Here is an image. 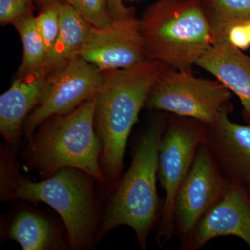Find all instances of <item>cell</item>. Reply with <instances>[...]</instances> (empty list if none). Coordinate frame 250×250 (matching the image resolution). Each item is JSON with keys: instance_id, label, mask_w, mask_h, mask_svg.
<instances>
[{"instance_id": "cell-13", "label": "cell", "mask_w": 250, "mask_h": 250, "mask_svg": "<svg viewBox=\"0 0 250 250\" xmlns=\"http://www.w3.org/2000/svg\"><path fill=\"white\" fill-rule=\"evenodd\" d=\"M229 113H224L214 124L208 125L206 143L209 146L224 173L231 180L250 182V125L233 123Z\"/></svg>"}, {"instance_id": "cell-2", "label": "cell", "mask_w": 250, "mask_h": 250, "mask_svg": "<svg viewBox=\"0 0 250 250\" xmlns=\"http://www.w3.org/2000/svg\"><path fill=\"white\" fill-rule=\"evenodd\" d=\"M167 67L148 59L132 68L103 72L104 82L96 96L94 125L102 144V172L111 188L121 178L131 129L153 85Z\"/></svg>"}, {"instance_id": "cell-12", "label": "cell", "mask_w": 250, "mask_h": 250, "mask_svg": "<svg viewBox=\"0 0 250 250\" xmlns=\"http://www.w3.org/2000/svg\"><path fill=\"white\" fill-rule=\"evenodd\" d=\"M47 77L43 67L18 75L0 97V133L13 147H18L26 120L43 98Z\"/></svg>"}, {"instance_id": "cell-3", "label": "cell", "mask_w": 250, "mask_h": 250, "mask_svg": "<svg viewBox=\"0 0 250 250\" xmlns=\"http://www.w3.org/2000/svg\"><path fill=\"white\" fill-rule=\"evenodd\" d=\"M167 119L160 115L140 136L129 170L121 177L110 200L96 242L117 227L134 230L141 249L147 248L149 234L160 220L161 210L156 188L161 140Z\"/></svg>"}, {"instance_id": "cell-28", "label": "cell", "mask_w": 250, "mask_h": 250, "mask_svg": "<svg viewBox=\"0 0 250 250\" xmlns=\"http://www.w3.org/2000/svg\"><path fill=\"white\" fill-rule=\"evenodd\" d=\"M248 185H249V187H250V182L249 184H248Z\"/></svg>"}, {"instance_id": "cell-18", "label": "cell", "mask_w": 250, "mask_h": 250, "mask_svg": "<svg viewBox=\"0 0 250 250\" xmlns=\"http://www.w3.org/2000/svg\"><path fill=\"white\" fill-rule=\"evenodd\" d=\"M21 35L23 45V59L18 75H23L43 67L47 49L36 24V17L30 14L14 24Z\"/></svg>"}, {"instance_id": "cell-16", "label": "cell", "mask_w": 250, "mask_h": 250, "mask_svg": "<svg viewBox=\"0 0 250 250\" xmlns=\"http://www.w3.org/2000/svg\"><path fill=\"white\" fill-rule=\"evenodd\" d=\"M9 236L24 250H44L57 248L53 226L42 215L21 212L15 218L9 229Z\"/></svg>"}, {"instance_id": "cell-8", "label": "cell", "mask_w": 250, "mask_h": 250, "mask_svg": "<svg viewBox=\"0 0 250 250\" xmlns=\"http://www.w3.org/2000/svg\"><path fill=\"white\" fill-rule=\"evenodd\" d=\"M223 173L205 141L199 147L174 201V232L180 237L184 246H187L203 215L226 192L231 179Z\"/></svg>"}, {"instance_id": "cell-10", "label": "cell", "mask_w": 250, "mask_h": 250, "mask_svg": "<svg viewBox=\"0 0 250 250\" xmlns=\"http://www.w3.org/2000/svg\"><path fill=\"white\" fill-rule=\"evenodd\" d=\"M103 72L125 70L148 60L136 18L113 21L105 29H94L80 54Z\"/></svg>"}, {"instance_id": "cell-25", "label": "cell", "mask_w": 250, "mask_h": 250, "mask_svg": "<svg viewBox=\"0 0 250 250\" xmlns=\"http://www.w3.org/2000/svg\"><path fill=\"white\" fill-rule=\"evenodd\" d=\"M51 1H52V0H41V5L42 6V5L47 4V2ZM63 1H65V0H63Z\"/></svg>"}, {"instance_id": "cell-27", "label": "cell", "mask_w": 250, "mask_h": 250, "mask_svg": "<svg viewBox=\"0 0 250 250\" xmlns=\"http://www.w3.org/2000/svg\"><path fill=\"white\" fill-rule=\"evenodd\" d=\"M32 1H34V2L39 3V4H41V0H32Z\"/></svg>"}, {"instance_id": "cell-5", "label": "cell", "mask_w": 250, "mask_h": 250, "mask_svg": "<svg viewBox=\"0 0 250 250\" xmlns=\"http://www.w3.org/2000/svg\"><path fill=\"white\" fill-rule=\"evenodd\" d=\"M147 59L174 70L192 71L214 43V35L200 1L159 0L139 20Z\"/></svg>"}, {"instance_id": "cell-1", "label": "cell", "mask_w": 250, "mask_h": 250, "mask_svg": "<svg viewBox=\"0 0 250 250\" xmlns=\"http://www.w3.org/2000/svg\"><path fill=\"white\" fill-rule=\"evenodd\" d=\"M0 197L43 202L60 215L73 250L93 246L98 236L99 210L93 177L74 167H64L48 178L32 182L22 174L14 153L1 147Z\"/></svg>"}, {"instance_id": "cell-14", "label": "cell", "mask_w": 250, "mask_h": 250, "mask_svg": "<svg viewBox=\"0 0 250 250\" xmlns=\"http://www.w3.org/2000/svg\"><path fill=\"white\" fill-rule=\"evenodd\" d=\"M238 96L243 116L250 123V57L233 47L226 39H217L197 62Z\"/></svg>"}, {"instance_id": "cell-19", "label": "cell", "mask_w": 250, "mask_h": 250, "mask_svg": "<svg viewBox=\"0 0 250 250\" xmlns=\"http://www.w3.org/2000/svg\"><path fill=\"white\" fill-rule=\"evenodd\" d=\"M63 0H52L42 5V11L36 17V24L45 42L47 54L53 47L60 30L61 13Z\"/></svg>"}, {"instance_id": "cell-15", "label": "cell", "mask_w": 250, "mask_h": 250, "mask_svg": "<svg viewBox=\"0 0 250 250\" xmlns=\"http://www.w3.org/2000/svg\"><path fill=\"white\" fill-rule=\"evenodd\" d=\"M95 28L70 4L65 1L62 4L58 38L47 54L42 67L48 75L72 59L80 57L93 35Z\"/></svg>"}, {"instance_id": "cell-11", "label": "cell", "mask_w": 250, "mask_h": 250, "mask_svg": "<svg viewBox=\"0 0 250 250\" xmlns=\"http://www.w3.org/2000/svg\"><path fill=\"white\" fill-rule=\"evenodd\" d=\"M223 236L238 237L250 250V200L243 184L236 181H230L223 196L197 223L187 248L200 249Z\"/></svg>"}, {"instance_id": "cell-24", "label": "cell", "mask_w": 250, "mask_h": 250, "mask_svg": "<svg viewBox=\"0 0 250 250\" xmlns=\"http://www.w3.org/2000/svg\"><path fill=\"white\" fill-rule=\"evenodd\" d=\"M247 29H248V35H249L250 41V21L246 22Z\"/></svg>"}, {"instance_id": "cell-17", "label": "cell", "mask_w": 250, "mask_h": 250, "mask_svg": "<svg viewBox=\"0 0 250 250\" xmlns=\"http://www.w3.org/2000/svg\"><path fill=\"white\" fill-rule=\"evenodd\" d=\"M200 1L210 23L215 41L222 39L233 24L250 21V0Z\"/></svg>"}, {"instance_id": "cell-9", "label": "cell", "mask_w": 250, "mask_h": 250, "mask_svg": "<svg viewBox=\"0 0 250 250\" xmlns=\"http://www.w3.org/2000/svg\"><path fill=\"white\" fill-rule=\"evenodd\" d=\"M103 82V72L80 56L49 74L43 98L24 123L25 139L29 141L47 118L68 114L96 97Z\"/></svg>"}, {"instance_id": "cell-22", "label": "cell", "mask_w": 250, "mask_h": 250, "mask_svg": "<svg viewBox=\"0 0 250 250\" xmlns=\"http://www.w3.org/2000/svg\"><path fill=\"white\" fill-rule=\"evenodd\" d=\"M222 39H226L233 47L240 50H246L250 47V38L246 22L238 23L229 27Z\"/></svg>"}, {"instance_id": "cell-6", "label": "cell", "mask_w": 250, "mask_h": 250, "mask_svg": "<svg viewBox=\"0 0 250 250\" xmlns=\"http://www.w3.org/2000/svg\"><path fill=\"white\" fill-rule=\"evenodd\" d=\"M232 92L221 82L167 67L150 90L145 107L214 124L232 109Z\"/></svg>"}, {"instance_id": "cell-7", "label": "cell", "mask_w": 250, "mask_h": 250, "mask_svg": "<svg viewBox=\"0 0 250 250\" xmlns=\"http://www.w3.org/2000/svg\"><path fill=\"white\" fill-rule=\"evenodd\" d=\"M208 125L178 116L167 119L159 149L158 177L165 191L156 241L165 246L175 235L174 205L180 186L195 160L197 150L207 140Z\"/></svg>"}, {"instance_id": "cell-21", "label": "cell", "mask_w": 250, "mask_h": 250, "mask_svg": "<svg viewBox=\"0 0 250 250\" xmlns=\"http://www.w3.org/2000/svg\"><path fill=\"white\" fill-rule=\"evenodd\" d=\"M32 0H0V23L14 24L22 18L32 14Z\"/></svg>"}, {"instance_id": "cell-26", "label": "cell", "mask_w": 250, "mask_h": 250, "mask_svg": "<svg viewBox=\"0 0 250 250\" xmlns=\"http://www.w3.org/2000/svg\"><path fill=\"white\" fill-rule=\"evenodd\" d=\"M174 1H200V0H174Z\"/></svg>"}, {"instance_id": "cell-29", "label": "cell", "mask_w": 250, "mask_h": 250, "mask_svg": "<svg viewBox=\"0 0 250 250\" xmlns=\"http://www.w3.org/2000/svg\"></svg>"}, {"instance_id": "cell-4", "label": "cell", "mask_w": 250, "mask_h": 250, "mask_svg": "<svg viewBox=\"0 0 250 250\" xmlns=\"http://www.w3.org/2000/svg\"><path fill=\"white\" fill-rule=\"evenodd\" d=\"M96 97L66 115L47 118L29 140L27 164L48 178L64 167L83 171L106 184L100 166L102 144L94 125Z\"/></svg>"}, {"instance_id": "cell-20", "label": "cell", "mask_w": 250, "mask_h": 250, "mask_svg": "<svg viewBox=\"0 0 250 250\" xmlns=\"http://www.w3.org/2000/svg\"><path fill=\"white\" fill-rule=\"evenodd\" d=\"M90 24L97 29H105L113 22L108 0H65Z\"/></svg>"}, {"instance_id": "cell-23", "label": "cell", "mask_w": 250, "mask_h": 250, "mask_svg": "<svg viewBox=\"0 0 250 250\" xmlns=\"http://www.w3.org/2000/svg\"><path fill=\"white\" fill-rule=\"evenodd\" d=\"M108 3L113 21H125L136 18L134 9L125 6L123 0H108Z\"/></svg>"}]
</instances>
